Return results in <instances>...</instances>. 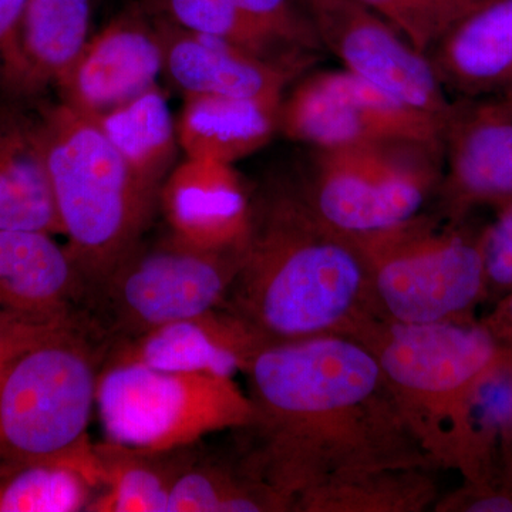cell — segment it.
Masks as SVG:
<instances>
[{"mask_svg": "<svg viewBox=\"0 0 512 512\" xmlns=\"http://www.w3.org/2000/svg\"><path fill=\"white\" fill-rule=\"evenodd\" d=\"M497 217L480 232L487 299L512 289V200L497 207Z\"/></svg>", "mask_w": 512, "mask_h": 512, "instance_id": "obj_29", "label": "cell"}, {"mask_svg": "<svg viewBox=\"0 0 512 512\" xmlns=\"http://www.w3.org/2000/svg\"><path fill=\"white\" fill-rule=\"evenodd\" d=\"M87 117V116H86ZM124 158L140 184L160 197L177 160V121L160 84L113 109L87 117Z\"/></svg>", "mask_w": 512, "mask_h": 512, "instance_id": "obj_20", "label": "cell"}, {"mask_svg": "<svg viewBox=\"0 0 512 512\" xmlns=\"http://www.w3.org/2000/svg\"><path fill=\"white\" fill-rule=\"evenodd\" d=\"M286 43L303 52H320L318 36L302 0H232Z\"/></svg>", "mask_w": 512, "mask_h": 512, "instance_id": "obj_28", "label": "cell"}, {"mask_svg": "<svg viewBox=\"0 0 512 512\" xmlns=\"http://www.w3.org/2000/svg\"><path fill=\"white\" fill-rule=\"evenodd\" d=\"M96 406L107 440L146 451L191 447L214 431L241 429L251 416L232 377L137 363L101 366Z\"/></svg>", "mask_w": 512, "mask_h": 512, "instance_id": "obj_8", "label": "cell"}, {"mask_svg": "<svg viewBox=\"0 0 512 512\" xmlns=\"http://www.w3.org/2000/svg\"><path fill=\"white\" fill-rule=\"evenodd\" d=\"M507 103L512 107V89L508 90Z\"/></svg>", "mask_w": 512, "mask_h": 512, "instance_id": "obj_33", "label": "cell"}, {"mask_svg": "<svg viewBox=\"0 0 512 512\" xmlns=\"http://www.w3.org/2000/svg\"><path fill=\"white\" fill-rule=\"evenodd\" d=\"M372 350L407 426L431 464L483 483L497 470L498 447L478 416L485 386L510 363L483 322L404 325L377 320L359 340Z\"/></svg>", "mask_w": 512, "mask_h": 512, "instance_id": "obj_3", "label": "cell"}, {"mask_svg": "<svg viewBox=\"0 0 512 512\" xmlns=\"http://www.w3.org/2000/svg\"><path fill=\"white\" fill-rule=\"evenodd\" d=\"M251 416L238 463L291 505L322 485L386 468L437 470L372 350L349 336L262 346L244 369Z\"/></svg>", "mask_w": 512, "mask_h": 512, "instance_id": "obj_1", "label": "cell"}, {"mask_svg": "<svg viewBox=\"0 0 512 512\" xmlns=\"http://www.w3.org/2000/svg\"><path fill=\"white\" fill-rule=\"evenodd\" d=\"M510 383L512 392V360L510 366ZM498 468L501 470L512 471V423L505 431L503 439H501L500 458H498Z\"/></svg>", "mask_w": 512, "mask_h": 512, "instance_id": "obj_32", "label": "cell"}, {"mask_svg": "<svg viewBox=\"0 0 512 512\" xmlns=\"http://www.w3.org/2000/svg\"><path fill=\"white\" fill-rule=\"evenodd\" d=\"M439 191L450 221H460L471 208L512 200V107L507 100L451 103Z\"/></svg>", "mask_w": 512, "mask_h": 512, "instance_id": "obj_12", "label": "cell"}, {"mask_svg": "<svg viewBox=\"0 0 512 512\" xmlns=\"http://www.w3.org/2000/svg\"><path fill=\"white\" fill-rule=\"evenodd\" d=\"M284 97L184 96L177 137L187 158L232 164L266 146L278 131Z\"/></svg>", "mask_w": 512, "mask_h": 512, "instance_id": "obj_19", "label": "cell"}, {"mask_svg": "<svg viewBox=\"0 0 512 512\" xmlns=\"http://www.w3.org/2000/svg\"><path fill=\"white\" fill-rule=\"evenodd\" d=\"M447 227L426 215L355 238L369 264L373 295L384 319L429 325L473 319L487 299L480 232Z\"/></svg>", "mask_w": 512, "mask_h": 512, "instance_id": "obj_6", "label": "cell"}, {"mask_svg": "<svg viewBox=\"0 0 512 512\" xmlns=\"http://www.w3.org/2000/svg\"><path fill=\"white\" fill-rule=\"evenodd\" d=\"M443 89L460 99L512 89V0H485L426 53Z\"/></svg>", "mask_w": 512, "mask_h": 512, "instance_id": "obj_17", "label": "cell"}, {"mask_svg": "<svg viewBox=\"0 0 512 512\" xmlns=\"http://www.w3.org/2000/svg\"><path fill=\"white\" fill-rule=\"evenodd\" d=\"M104 355L80 322L0 369V474L59 463L103 488L89 423Z\"/></svg>", "mask_w": 512, "mask_h": 512, "instance_id": "obj_5", "label": "cell"}, {"mask_svg": "<svg viewBox=\"0 0 512 512\" xmlns=\"http://www.w3.org/2000/svg\"><path fill=\"white\" fill-rule=\"evenodd\" d=\"M0 231L63 235L47 174L39 111L0 97Z\"/></svg>", "mask_w": 512, "mask_h": 512, "instance_id": "obj_18", "label": "cell"}, {"mask_svg": "<svg viewBox=\"0 0 512 512\" xmlns=\"http://www.w3.org/2000/svg\"><path fill=\"white\" fill-rule=\"evenodd\" d=\"M221 308L264 346L332 335L359 340L383 319L362 248L320 220L292 178L251 192L247 238Z\"/></svg>", "mask_w": 512, "mask_h": 512, "instance_id": "obj_2", "label": "cell"}, {"mask_svg": "<svg viewBox=\"0 0 512 512\" xmlns=\"http://www.w3.org/2000/svg\"><path fill=\"white\" fill-rule=\"evenodd\" d=\"M96 0H28L20 23V99L37 96L56 80L89 42Z\"/></svg>", "mask_w": 512, "mask_h": 512, "instance_id": "obj_21", "label": "cell"}, {"mask_svg": "<svg viewBox=\"0 0 512 512\" xmlns=\"http://www.w3.org/2000/svg\"><path fill=\"white\" fill-rule=\"evenodd\" d=\"M103 488L92 512H167L171 488L190 447L146 451L106 440L96 444Z\"/></svg>", "mask_w": 512, "mask_h": 512, "instance_id": "obj_22", "label": "cell"}, {"mask_svg": "<svg viewBox=\"0 0 512 512\" xmlns=\"http://www.w3.org/2000/svg\"><path fill=\"white\" fill-rule=\"evenodd\" d=\"M67 249L90 295L144 237L158 208L99 127L62 101L39 110Z\"/></svg>", "mask_w": 512, "mask_h": 512, "instance_id": "obj_4", "label": "cell"}, {"mask_svg": "<svg viewBox=\"0 0 512 512\" xmlns=\"http://www.w3.org/2000/svg\"><path fill=\"white\" fill-rule=\"evenodd\" d=\"M28 0H0V90L5 96L20 99L22 59L19 32Z\"/></svg>", "mask_w": 512, "mask_h": 512, "instance_id": "obj_30", "label": "cell"}, {"mask_svg": "<svg viewBox=\"0 0 512 512\" xmlns=\"http://www.w3.org/2000/svg\"><path fill=\"white\" fill-rule=\"evenodd\" d=\"M40 231H0V311L35 322L77 320L84 285L66 245Z\"/></svg>", "mask_w": 512, "mask_h": 512, "instance_id": "obj_16", "label": "cell"}, {"mask_svg": "<svg viewBox=\"0 0 512 512\" xmlns=\"http://www.w3.org/2000/svg\"><path fill=\"white\" fill-rule=\"evenodd\" d=\"M322 49L349 73L416 109L446 117L451 101L429 60L359 0H302Z\"/></svg>", "mask_w": 512, "mask_h": 512, "instance_id": "obj_10", "label": "cell"}, {"mask_svg": "<svg viewBox=\"0 0 512 512\" xmlns=\"http://www.w3.org/2000/svg\"><path fill=\"white\" fill-rule=\"evenodd\" d=\"M167 512H291V505L238 460H200L190 451L171 488Z\"/></svg>", "mask_w": 512, "mask_h": 512, "instance_id": "obj_25", "label": "cell"}, {"mask_svg": "<svg viewBox=\"0 0 512 512\" xmlns=\"http://www.w3.org/2000/svg\"><path fill=\"white\" fill-rule=\"evenodd\" d=\"M241 248L192 247L170 232L156 242L141 239L92 293L109 319L110 343L221 308Z\"/></svg>", "mask_w": 512, "mask_h": 512, "instance_id": "obj_9", "label": "cell"}, {"mask_svg": "<svg viewBox=\"0 0 512 512\" xmlns=\"http://www.w3.org/2000/svg\"><path fill=\"white\" fill-rule=\"evenodd\" d=\"M426 56L444 33L485 0H359Z\"/></svg>", "mask_w": 512, "mask_h": 512, "instance_id": "obj_27", "label": "cell"}, {"mask_svg": "<svg viewBox=\"0 0 512 512\" xmlns=\"http://www.w3.org/2000/svg\"><path fill=\"white\" fill-rule=\"evenodd\" d=\"M148 13L163 40V74L184 96L284 97L285 87L301 73Z\"/></svg>", "mask_w": 512, "mask_h": 512, "instance_id": "obj_15", "label": "cell"}, {"mask_svg": "<svg viewBox=\"0 0 512 512\" xmlns=\"http://www.w3.org/2000/svg\"><path fill=\"white\" fill-rule=\"evenodd\" d=\"M168 232L192 247L241 248L251 218V192L232 164L187 158L165 178L158 197Z\"/></svg>", "mask_w": 512, "mask_h": 512, "instance_id": "obj_14", "label": "cell"}, {"mask_svg": "<svg viewBox=\"0 0 512 512\" xmlns=\"http://www.w3.org/2000/svg\"><path fill=\"white\" fill-rule=\"evenodd\" d=\"M163 73L156 20L137 2L90 37L53 86L63 104L90 117L156 86Z\"/></svg>", "mask_w": 512, "mask_h": 512, "instance_id": "obj_11", "label": "cell"}, {"mask_svg": "<svg viewBox=\"0 0 512 512\" xmlns=\"http://www.w3.org/2000/svg\"><path fill=\"white\" fill-rule=\"evenodd\" d=\"M262 346L241 320L218 308L110 343L101 366L137 363L168 372L232 377L244 372Z\"/></svg>", "mask_w": 512, "mask_h": 512, "instance_id": "obj_13", "label": "cell"}, {"mask_svg": "<svg viewBox=\"0 0 512 512\" xmlns=\"http://www.w3.org/2000/svg\"><path fill=\"white\" fill-rule=\"evenodd\" d=\"M443 170L444 151L423 144L311 147L292 180L320 220L360 238L421 214Z\"/></svg>", "mask_w": 512, "mask_h": 512, "instance_id": "obj_7", "label": "cell"}, {"mask_svg": "<svg viewBox=\"0 0 512 512\" xmlns=\"http://www.w3.org/2000/svg\"><path fill=\"white\" fill-rule=\"evenodd\" d=\"M99 487L66 464H30L0 474V512L87 511Z\"/></svg>", "mask_w": 512, "mask_h": 512, "instance_id": "obj_26", "label": "cell"}, {"mask_svg": "<svg viewBox=\"0 0 512 512\" xmlns=\"http://www.w3.org/2000/svg\"><path fill=\"white\" fill-rule=\"evenodd\" d=\"M77 323H80L79 319L60 323L35 322L0 311V369L13 357Z\"/></svg>", "mask_w": 512, "mask_h": 512, "instance_id": "obj_31", "label": "cell"}, {"mask_svg": "<svg viewBox=\"0 0 512 512\" xmlns=\"http://www.w3.org/2000/svg\"><path fill=\"white\" fill-rule=\"evenodd\" d=\"M140 5L178 28L224 40L266 62L302 72L313 60L312 53L289 45L232 0H140Z\"/></svg>", "mask_w": 512, "mask_h": 512, "instance_id": "obj_24", "label": "cell"}, {"mask_svg": "<svg viewBox=\"0 0 512 512\" xmlns=\"http://www.w3.org/2000/svg\"><path fill=\"white\" fill-rule=\"evenodd\" d=\"M511 299H512V295H511Z\"/></svg>", "mask_w": 512, "mask_h": 512, "instance_id": "obj_34", "label": "cell"}, {"mask_svg": "<svg viewBox=\"0 0 512 512\" xmlns=\"http://www.w3.org/2000/svg\"><path fill=\"white\" fill-rule=\"evenodd\" d=\"M436 470L386 468L335 481L301 495L293 512H421L440 498Z\"/></svg>", "mask_w": 512, "mask_h": 512, "instance_id": "obj_23", "label": "cell"}]
</instances>
